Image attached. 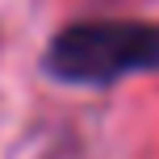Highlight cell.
<instances>
[{
  "label": "cell",
  "instance_id": "6da1fadb",
  "mask_svg": "<svg viewBox=\"0 0 159 159\" xmlns=\"http://www.w3.org/2000/svg\"><path fill=\"white\" fill-rule=\"evenodd\" d=\"M46 71L63 84H117L138 71H159V21L96 17L75 21L50 38Z\"/></svg>",
  "mask_w": 159,
  "mask_h": 159
}]
</instances>
